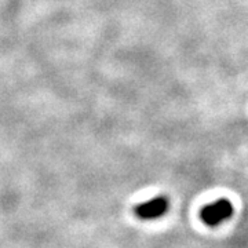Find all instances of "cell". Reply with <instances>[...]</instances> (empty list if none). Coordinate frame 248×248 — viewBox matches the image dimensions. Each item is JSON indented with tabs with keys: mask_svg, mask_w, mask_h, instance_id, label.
<instances>
[{
	"mask_svg": "<svg viewBox=\"0 0 248 248\" xmlns=\"http://www.w3.org/2000/svg\"><path fill=\"white\" fill-rule=\"evenodd\" d=\"M169 208V202L166 197H155L151 202L142 203L135 207V214L142 219L159 218Z\"/></svg>",
	"mask_w": 248,
	"mask_h": 248,
	"instance_id": "cell-2",
	"label": "cell"
},
{
	"mask_svg": "<svg viewBox=\"0 0 248 248\" xmlns=\"http://www.w3.org/2000/svg\"><path fill=\"white\" fill-rule=\"evenodd\" d=\"M232 214H233V207L231 202L226 199H221L217 203L204 207L202 210V219L208 226H215L219 225L222 221L231 218Z\"/></svg>",
	"mask_w": 248,
	"mask_h": 248,
	"instance_id": "cell-1",
	"label": "cell"
}]
</instances>
